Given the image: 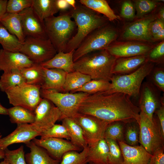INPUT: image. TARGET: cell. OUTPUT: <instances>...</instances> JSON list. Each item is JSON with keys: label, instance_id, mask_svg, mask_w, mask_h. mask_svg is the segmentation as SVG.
<instances>
[{"label": "cell", "instance_id": "obj_1", "mask_svg": "<svg viewBox=\"0 0 164 164\" xmlns=\"http://www.w3.org/2000/svg\"><path fill=\"white\" fill-rule=\"evenodd\" d=\"M140 111L139 107L127 95L106 92L89 95L82 102L78 111L79 113L108 122L120 121L125 124L137 122Z\"/></svg>", "mask_w": 164, "mask_h": 164}, {"label": "cell", "instance_id": "obj_2", "mask_svg": "<svg viewBox=\"0 0 164 164\" xmlns=\"http://www.w3.org/2000/svg\"><path fill=\"white\" fill-rule=\"evenodd\" d=\"M68 12L75 22L77 30L67 45L65 53L75 50L90 33L107 24L108 19L80 3Z\"/></svg>", "mask_w": 164, "mask_h": 164}, {"label": "cell", "instance_id": "obj_3", "mask_svg": "<svg viewBox=\"0 0 164 164\" xmlns=\"http://www.w3.org/2000/svg\"><path fill=\"white\" fill-rule=\"evenodd\" d=\"M116 58L105 49L89 53L74 62L75 71L89 76L91 80L110 82Z\"/></svg>", "mask_w": 164, "mask_h": 164}, {"label": "cell", "instance_id": "obj_4", "mask_svg": "<svg viewBox=\"0 0 164 164\" xmlns=\"http://www.w3.org/2000/svg\"><path fill=\"white\" fill-rule=\"evenodd\" d=\"M46 32L57 53L63 52L68 43L75 34L77 26L68 12L43 21Z\"/></svg>", "mask_w": 164, "mask_h": 164}, {"label": "cell", "instance_id": "obj_5", "mask_svg": "<svg viewBox=\"0 0 164 164\" xmlns=\"http://www.w3.org/2000/svg\"><path fill=\"white\" fill-rule=\"evenodd\" d=\"M153 68L152 63L147 61L130 73L113 75L110 81V88L105 92L109 93H121L130 97H138L143 80L149 75Z\"/></svg>", "mask_w": 164, "mask_h": 164}, {"label": "cell", "instance_id": "obj_6", "mask_svg": "<svg viewBox=\"0 0 164 164\" xmlns=\"http://www.w3.org/2000/svg\"><path fill=\"white\" fill-rule=\"evenodd\" d=\"M118 32L115 29L107 23L90 33L75 50L74 62L91 52L105 49L117 38Z\"/></svg>", "mask_w": 164, "mask_h": 164}, {"label": "cell", "instance_id": "obj_7", "mask_svg": "<svg viewBox=\"0 0 164 164\" xmlns=\"http://www.w3.org/2000/svg\"><path fill=\"white\" fill-rule=\"evenodd\" d=\"M139 127V142L152 155L157 149L164 147V135L159 122L155 118L150 119L140 111L137 122Z\"/></svg>", "mask_w": 164, "mask_h": 164}, {"label": "cell", "instance_id": "obj_8", "mask_svg": "<svg viewBox=\"0 0 164 164\" xmlns=\"http://www.w3.org/2000/svg\"><path fill=\"white\" fill-rule=\"evenodd\" d=\"M40 92L42 98L49 100L59 109L62 120L66 117L73 118L78 112L82 102L89 95L83 92L63 93L41 89Z\"/></svg>", "mask_w": 164, "mask_h": 164}, {"label": "cell", "instance_id": "obj_9", "mask_svg": "<svg viewBox=\"0 0 164 164\" xmlns=\"http://www.w3.org/2000/svg\"><path fill=\"white\" fill-rule=\"evenodd\" d=\"M41 89L40 85L24 83L9 89L5 92L10 104L34 111L42 99Z\"/></svg>", "mask_w": 164, "mask_h": 164}, {"label": "cell", "instance_id": "obj_10", "mask_svg": "<svg viewBox=\"0 0 164 164\" xmlns=\"http://www.w3.org/2000/svg\"><path fill=\"white\" fill-rule=\"evenodd\" d=\"M20 52L34 63L41 64L53 57L57 52L48 38L26 37Z\"/></svg>", "mask_w": 164, "mask_h": 164}, {"label": "cell", "instance_id": "obj_11", "mask_svg": "<svg viewBox=\"0 0 164 164\" xmlns=\"http://www.w3.org/2000/svg\"><path fill=\"white\" fill-rule=\"evenodd\" d=\"M73 118L81 127L88 146L104 138L105 131L111 123L92 115L79 112Z\"/></svg>", "mask_w": 164, "mask_h": 164}, {"label": "cell", "instance_id": "obj_12", "mask_svg": "<svg viewBox=\"0 0 164 164\" xmlns=\"http://www.w3.org/2000/svg\"><path fill=\"white\" fill-rule=\"evenodd\" d=\"M34 112L35 119L32 124L43 132L55 124L57 121L62 119L59 109L51 101L45 98H42Z\"/></svg>", "mask_w": 164, "mask_h": 164}, {"label": "cell", "instance_id": "obj_13", "mask_svg": "<svg viewBox=\"0 0 164 164\" xmlns=\"http://www.w3.org/2000/svg\"><path fill=\"white\" fill-rule=\"evenodd\" d=\"M159 91L150 81L142 83L139 102V108L150 119H152L156 110L161 105L164 99L160 97Z\"/></svg>", "mask_w": 164, "mask_h": 164}, {"label": "cell", "instance_id": "obj_14", "mask_svg": "<svg viewBox=\"0 0 164 164\" xmlns=\"http://www.w3.org/2000/svg\"><path fill=\"white\" fill-rule=\"evenodd\" d=\"M43 131L32 124H17L16 129L7 136L0 139V149L4 150L15 143L26 144L40 136Z\"/></svg>", "mask_w": 164, "mask_h": 164}, {"label": "cell", "instance_id": "obj_15", "mask_svg": "<svg viewBox=\"0 0 164 164\" xmlns=\"http://www.w3.org/2000/svg\"><path fill=\"white\" fill-rule=\"evenodd\" d=\"M32 141L37 145L45 149L52 158L59 160L65 153L81 149L71 142L63 138H49L38 139L35 138Z\"/></svg>", "mask_w": 164, "mask_h": 164}, {"label": "cell", "instance_id": "obj_16", "mask_svg": "<svg viewBox=\"0 0 164 164\" xmlns=\"http://www.w3.org/2000/svg\"><path fill=\"white\" fill-rule=\"evenodd\" d=\"M19 14L26 37L48 38L43 22L39 18L32 7L25 9Z\"/></svg>", "mask_w": 164, "mask_h": 164}, {"label": "cell", "instance_id": "obj_17", "mask_svg": "<svg viewBox=\"0 0 164 164\" xmlns=\"http://www.w3.org/2000/svg\"><path fill=\"white\" fill-rule=\"evenodd\" d=\"M152 48L145 43L128 42L110 45L105 49L116 58L145 55Z\"/></svg>", "mask_w": 164, "mask_h": 164}, {"label": "cell", "instance_id": "obj_18", "mask_svg": "<svg viewBox=\"0 0 164 164\" xmlns=\"http://www.w3.org/2000/svg\"><path fill=\"white\" fill-rule=\"evenodd\" d=\"M34 63L26 56L18 52L0 50V70L4 72L18 70L29 67Z\"/></svg>", "mask_w": 164, "mask_h": 164}, {"label": "cell", "instance_id": "obj_19", "mask_svg": "<svg viewBox=\"0 0 164 164\" xmlns=\"http://www.w3.org/2000/svg\"><path fill=\"white\" fill-rule=\"evenodd\" d=\"M155 20L154 17L145 18L131 24L124 30L122 38L127 40L149 41L152 38L149 31L150 24Z\"/></svg>", "mask_w": 164, "mask_h": 164}, {"label": "cell", "instance_id": "obj_20", "mask_svg": "<svg viewBox=\"0 0 164 164\" xmlns=\"http://www.w3.org/2000/svg\"><path fill=\"white\" fill-rule=\"evenodd\" d=\"M123 162L122 164H148L152 155L140 145L131 146L122 141H118Z\"/></svg>", "mask_w": 164, "mask_h": 164}, {"label": "cell", "instance_id": "obj_21", "mask_svg": "<svg viewBox=\"0 0 164 164\" xmlns=\"http://www.w3.org/2000/svg\"><path fill=\"white\" fill-rule=\"evenodd\" d=\"M147 61L146 55L117 58L112 73L115 75L130 73Z\"/></svg>", "mask_w": 164, "mask_h": 164}, {"label": "cell", "instance_id": "obj_22", "mask_svg": "<svg viewBox=\"0 0 164 164\" xmlns=\"http://www.w3.org/2000/svg\"><path fill=\"white\" fill-rule=\"evenodd\" d=\"M42 67L44 80L41 89L62 92L67 73L60 69Z\"/></svg>", "mask_w": 164, "mask_h": 164}, {"label": "cell", "instance_id": "obj_23", "mask_svg": "<svg viewBox=\"0 0 164 164\" xmlns=\"http://www.w3.org/2000/svg\"><path fill=\"white\" fill-rule=\"evenodd\" d=\"M30 152L25 155L26 164H59L60 160L52 158L47 152L32 141L25 144Z\"/></svg>", "mask_w": 164, "mask_h": 164}, {"label": "cell", "instance_id": "obj_24", "mask_svg": "<svg viewBox=\"0 0 164 164\" xmlns=\"http://www.w3.org/2000/svg\"><path fill=\"white\" fill-rule=\"evenodd\" d=\"M74 51L68 53L58 52L49 60L40 64L42 67L46 69H60L67 73L74 72L75 70L73 56Z\"/></svg>", "mask_w": 164, "mask_h": 164}, {"label": "cell", "instance_id": "obj_25", "mask_svg": "<svg viewBox=\"0 0 164 164\" xmlns=\"http://www.w3.org/2000/svg\"><path fill=\"white\" fill-rule=\"evenodd\" d=\"M87 157V163L109 164V147L106 139L102 138L90 145Z\"/></svg>", "mask_w": 164, "mask_h": 164}, {"label": "cell", "instance_id": "obj_26", "mask_svg": "<svg viewBox=\"0 0 164 164\" xmlns=\"http://www.w3.org/2000/svg\"><path fill=\"white\" fill-rule=\"evenodd\" d=\"M62 125L67 128L71 142L83 149L88 146L83 130L73 118L66 117L62 120Z\"/></svg>", "mask_w": 164, "mask_h": 164}, {"label": "cell", "instance_id": "obj_27", "mask_svg": "<svg viewBox=\"0 0 164 164\" xmlns=\"http://www.w3.org/2000/svg\"><path fill=\"white\" fill-rule=\"evenodd\" d=\"M1 24L11 34L15 36L22 43L25 36L22 29L21 17L19 13L6 12L0 19Z\"/></svg>", "mask_w": 164, "mask_h": 164}, {"label": "cell", "instance_id": "obj_28", "mask_svg": "<svg viewBox=\"0 0 164 164\" xmlns=\"http://www.w3.org/2000/svg\"><path fill=\"white\" fill-rule=\"evenodd\" d=\"M35 13L42 22L58 12L56 0H33L32 6Z\"/></svg>", "mask_w": 164, "mask_h": 164}, {"label": "cell", "instance_id": "obj_29", "mask_svg": "<svg viewBox=\"0 0 164 164\" xmlns=\"http://www.w3.org/2000/svg\"><path fill=\"white\" fill-rule=\"evenodd\" d=\"M7 109L8 115L12 123L32 124L34 121V111L19 106H14Z\"/></svg>", "mask_w": 164, "mask_h": 164}, {"label": "cell", "instance_id": "obj_30", "mask_svg": "<svg viewBox=\"0 0 164 164\" xmlns=\"http://www.w3.org/2000/svg\"><path fill=\"white\" fill-rule=\"evenodd\" d=\"M91 80L89 76L78 71L67 73L62 92L72 93Z\"/></svg>", "mask_w": 164, "mask_h": 164}, {"label": "cell", "instance_id": "obj_31", "mask_svg": "<svg viewBox=\"0 0 164 164\" xmlns=\"http://www.w3.org/2000/svg\"><path fill=\"white\" fill-rule=\"evenodd\" d=\"M77 1L91 9L103 14L111 21L118 18L106 0H79Z\"/></svg>", "mask_w": 164, "mask_h": 164}, {"label": "cell", "instance_id": "obj_32", "mask_svg": "<svg viewBox=\"0 0 164 164\" xmlns=\"http://www.w3.org/2000/svg\"><path fill=\"white\" fill-rule=\"evenodd\" d=\"M26 83L41 85L44 80V72L40 64L34 63L29 67L20 70Z\"/></svg>", "mask_w": 164, "mask_h": 164}, {"label": "cell", "instance_id": "obj_33", "mask_svg": "<svg viewBox=\"0 0 164 164\" xmlns=\"http://www.w3.org/2000/svg\"><path fill=\"white\" fill-rule=\"evenodd\" d=\"M0 43L3 50L19 52L22 43L15 35L11 34L0 23Z\"/></svg>", "mask_w": 164, "mask_h": 164}, {"label": "cell", "instance_id": "obj_34", "mask_svg": "<svg viewBox=\"0 0 164 164\" xmlns=\"http://www.w3.org/2000/svg\"><path fill=\"white\" fill-rule=\"evenodd\" d=\"M26 83L20 70L4 72L0 77V90L5 92L7 90Z\"/></svg>", "mask_w": 164, "mask_h": 164}, {"label": "cell", "instance_id": "obj_35", "mask_svg": "<svg viewBox=\"0 0 164 164\" xmlns=\"http://www.w3.org/2000/svg\"><path fill=\"white\" fill-rule=\"evenodd\" d=\"M110 87L111 82L109 81L103 80H91L72 93L83 92L92 94L108 91Z\"/></svg>", "mask_w": 164, "mask_h": 164}, {"label": "cell", "instance_id": "obj_36", "mask_svg": "<svg viewBox=\"0 0 164 164\" xmlns=\"http://www.w3.org/2000/svg\"><path fill=\"white\" fill-rule=\"evenodd\" d=\"M125 123L116 121L110 123L104 132V138L117 141L125 142L124 132Z\"/></svg>", "mask_w": 164, "mask_h": 164}, {"label": "cell", "instance_id": "obj_37", "mask_svg": "<svg viewBox=\"0 0 164 164\" xmlns=\"http://www.w3.org/2000/svg\"><path fill=\"white\" fill-rule=\"evenodd\" d=\"M88 146L78 152L75 151H68L63 155L59 164H87Z\"/></svg>", "mask_w": 164, "mask_h": 164}, {"label": "cell", "instance_id": "obj_38", "mask_svg": "<svg viewBox=\"0 0 164 164\" xmlns=\"http://www.w3.org/2000/svg\"><path fill=\"white\" fill-rule=\"evenodd\" d=\"M139 127L136 121L125 124L124 132L125 142L131 146L138 145Z\"/></svg>", "mask_w": 164, "mask_h": 164}, {"label": "cell", "instance_id": "obj_39", "mask_svg": "<svg viewBox=\"0 0 164 164\" xmlns=\"http://www.w3.org/2000/svg\"><path fill=\"white\" fill-rule=\"evenodd\" d=\"M105 139L109 147L108 164H122L123 158L121 149L117 141L110 139Z\"/></svg>", "mask_w": 164, "mask_h": 164}, {"label": "cell", "instance_id": "obj_40", "mask_svg": "<svg viewBox=\"0 0 164 164\" xmlns=\"http://www.w3.org/2000/svg\"><path fill=\"white\" fill-rule=\"evenodd\" d=\"M40 136L41 139L49 138L70 139L67 128L62 124H55L51 127L43 132Z\"/></svg>", "mask_w": 164, "mask_h": 164}, {"label": "cell", "instance_id": "obj_41", "mask_svg": "<svg viewBox=\"0 0 164 164\" xmlns=\"http://www.w3.org/2000/svg\"><path fill=\"white\" fill-rule=\"evenodd\" d=\"M4 151L5 158L10 164H26L23 145L15 150H10L7 148Z\"/></svg>", "mask_w": 164, "mask_h": 164}, {"label": "cell", "instance_id": "obj_42", "mask_svg": "<svg viewBox=\"0 0 164 164\" xmlns=\"http://www.w3.org/2000/svg\"><path fill=\"white\" fill-rule=\"evenodd\" d=\"M33 0H9L6 5L7 12L19 13L25 9L31 7Z\"/></svg>", "mask_w": 164, "mask_h": 164}, {"label": "cell", "instance_id": "obj_43", "mask_svg": "<svg viewBox=\"0 0 164 164\" xmlns=\"http://www.w3.org/2000/svg\"><path fill=\"white\" fill-rule=\"evenodd\" d=\"M149 31L152 39L155 40H163L164 21L160 19L154 20L150 25Z\"/></svg>", "mask_w": 164, "mask_h": 164}, {"label": "cell", "instance_id": "obj_44", "mask_svg": "<svg viewBox=\"0 0 164 164\" xmlns=\"http://www.w3.org/2000/svg\"><path fill=\"white\" fill-rule=\"evenodd\" d=\"M156 6V2L151 0H138L135 2V7L138 17L142 16L150 12Z\"/></svg>", "mask_w": 164, "mask_h": 164}, {"label": "cell", "instance_id": "obj_45", "mask_svg": "<svg viewBox=\"0 0 164 164\" xmlns=\"http://www.w3.org/2000/svg\"><path fill=\"white\" fill-rule=\"evenodd\" d=\"M151 82L160 91H164V70L163 68L153 69L148 75Z\"/></svg>", "mask_w": 164, "mask_h": 164}, {"label": "cell", "instance_id": "obj_46", "mask_svg": "<svg viewBox=\"0 0 164 164\" xmlns=\"http://www.w3.org/2000/svg\"><path fill=\"white\" fill-rule=\"evenodd\" d=\"M146 55L148 61L152 63L158 62L163 58L164 42L162 41L155 47L152 48Z\"/></svg>", "mask_w": 164, "mask_h": 164}, {"label": "cell", "instance_id": "obj_47", "mask_svg": "<svg viewBox=\"0 0 164 164\" xmlns=\"http://www.w3.org/2000/svg\"><path fill=\"white\" fill-rule=\"evenodd\" d=\"M121 15L126 19H131L135 16V9L133 3L129 1H126L122 3Z\"/></svg>", "mask_w": 164, "mask_h": 164}, {"label": "cell", "instance_id": "obj_48", "mask_svg": "<svg viewBox=\"0 0 164 164\" xmlns=\"http://www.w3.org/2000/svg\"><path fill=\"white\" fill-rule=\"evenodd\" d=\"M148 164H164V147L159 148L154 152Z\"/></svg>", "mask_w": 164, "mask_h": 164}, {"label": "cell", "instance_id": "obj_49", "mask_svg": "<svg viewBox=\"0 0 164 164\" xmlns=\"http://www.w3.org/2000/svg\"><path fill=\"white\" fill-rule=\"evenodd\" d=\"M158 119L162 134L164 135V103L162 102L161 106L155 111Z\"/></svg>", "mask_w": 164, "mask_h": 164}, {"label": "cell", "instance_id": "obj_50", "mask_svg": "<svg viewBox=\"0 0 164 164\" xmlns=\"http://www.w3.org/2000/svg\"><path fill=\"white\" fill-rule=\"evenodd\" d=\"M57 5L60 11H64L70 6L66 0H56Z\"/></svg>", "mask_w": 164, "mask_h": 164}, {"label": "cell", "instance_id": "obj_51", "mask_svg": "<svg viewBox=\"0 0 164 164\" xmlns=\"http://www.w3.org/2000/svg\"><path fill=\"white\" fill-rule=\"evenodd\" d=\"M8 0H0V19L7 12L6 5Z\"/></svg>", "mask_w": 164, "mask_h": 164}, {"label": "cell", "instance_id": "obj_52", "mask_svg": "<svg viewBox=\"0 0 164 164\" xmlns=\"http://www.w3.org/2000/svg\"><path fill=\"white\" fill-rule=\"evenodd\" d=\"M0 114L8 115L7 108L3 107L0 103Z\"/></svg>", "mask_w": 164, "mask_h": 164}, {"label": "cell", "instance_id": "obj_53", "mask_svg": "<svg viewBox=\"0 0 164 164\" xmlns=\"http://www.w3.org/2000/svg\"><path fill=\"white\" fill-rule=\"evenodd\" d=\"M159 15L160 19L164 21V9L163 7L160 10Z\"/></svg>", "mask_w": 164, "mask_h": 164}, {"label": "cell", "instance_id": "obj_54", "mask_svg": "<svg viewBox=\"0 0 164 164\" xmlns=\"http://www.w3.org/2000/svg\"><path fill=\"white\" fill-rule=\"evenodd\" d=\"M66 1L70 6L72 8L75 9L76 7V2L74 0H66Z\"/></svg>", "mask_w": 164, "mask_h": 164}, {"label": "cell", "instance_id": "obj_55", "mask_svg": "<svg viewBox=\"0 0 164 164\" xmlns=\"http://www.w3.org/2000/svg\"><path fill=\"white\" fill-rule=\"evenodd\" d=\"M5 158V152L4 150L0 149V160Z\"/></svg>", "mask_w": 164, "mask_h": 164}, {"label": "cell", "instance_id": "obj_56", "mask_svg": "<svg viewBox=\"0 0 164 164\" xmlns=\"http://www.w3.org/2000/svg\"><path fill=\"white\" fill-rule=\"evenodd\" d=\"M0 164H10V163L5 158L3 161L0 162Z\"/></svg>", "mask_w": 164, "mask_h": 164}, {"label": "cell", "instance_id": "obj_57", "mask_svg": "<svg viewBox=\"0 0 164 164\" xmlns=\"http://www.w3.org/2000/svg\"><path fill=\"white\" fill-rule=\"evenodd\" d=\"M2 137V135H1V134H0V139Z\"/></svg>", "mask_w": 164, "mask_h": 164}, {"label": "cell", "instance_id": "obj_58", "mask_svg": "<svg viewBox=\"0 0 164 164\" xmlns=\"http://www.w3.org/2000/svg\"><path fill=\"white\" fill-rule=\"evenodd\" d=\"M87 164H92V163H88Z\"/></svg>", "mask_w": 164, "mask_h": 164}, {"label": "cell", "instance_id": "obj_59", "mask_svg": "<svg viewBox=\"0 0 164 164\" xmlns=\"http://www.w3.org/2000/svg\"></svg>", "mask_w": 164, "mask_h": 164}]
</instances>
